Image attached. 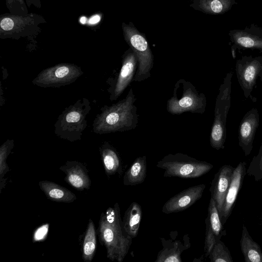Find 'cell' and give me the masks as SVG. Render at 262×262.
I'll use <instances>...</instances> for the list:
<instances>
[{
	"mask_svg": "<svg viewBox=\"0 0 262 262\" xmlns=\"http://www.w3.org/2000/svg\"><path fill=\"white\" fill-rule=\"evenodd\" d=\"M49 226L43 225L38 228L34 235V241H40L45 238L48 233Z\"/></svg>",
	"mask_w": 262,
	"mask_h": 262,
	"instance_id": "cell-30",
	"label": "cell"
},
{
	"mask_svg": "<svg viewBox=\"0 0 262 262\" xmlns=\"http://www.w3.org/2000/svg\"><path fill=\"white\" fill-rule=\"evenodd\" d=\"M235 72L245 97L256 102V98L252 96V93L258 77L262 74V57H243L236 61Z\"/></svg>",
	"mask_w": 262,
	"mask_h": 262,
	"instance_id": "cell-10",
	"label": "cell"
},
{
	"mask_svg": "<svg viewBox=\"0 0 262 262\" xmlns=\"http://www.w3.org/2000/svg\"><path fill=\"white\" fill-rule=\"evenodd\" d=\"M66 173L65 181L78 190L89 189L91 186V180L86 169L80 163L68 162L60 167Z\"/></svg>",
	"mask_w": 262,
	"mask_h": 262,
	"instance_id": "cell-18",
	"label": "cell"
},
{
	"mask_svg": "<svg viewBox=\"0 0 262 262\" xmlns=\"http://www.w3.org/2000/svg\"><path fill=\"white\" fill-rule=\"evenodd\" d=\"M156 166L164 170L165 177L192 179L208 172L213 166L183 153L169 154L157 162Z\"/></svg>",
	"mask_w": 262,
	"mask_h": 262,
	"instance_id": "cell-6",
	"label": "cell"
},
{
	"mask_svg": "<svg viewBox=\"0 0 262 262\" xmlns=\"http://www.w3.org/2000/svg\"><path fill=\"white\" fill-rule=\"evenodd\" d=\"M96 247L95 225L89 220L82 245V258L85 261H91L94 257Z\"/></svg>",
	"mask_w": 262,
	"mask_h": 262,
	"instance_id": "cell-24",
	"label": "cell"
},
{
	"mask_svg": "<svg viewBox=\"0 0 262 262\" xmlns=\"http://www.w3.org/2000/svg\"><path fill=\"white\" fill-rule=\"evenodd\" d=\"M146 173V157H138L125 172L123 184L125 186H135L141 184L145 180Z\"/></svg>",
	"mask_w": 262,
	"mask_h": 262,
	"instance_id": "cell-21",
	"label": "cell"
},
{
	"mask_svg": "<svg viewBox=\"0 0 262 262\" xmlns=\"http://www.w3.org/2000/svg\"><path fill=\"white\" fill-rule=\"evenodd\" d=\"M124 39L135 53L138 68L133 81L141 82L151 76L154 56L145 37L132 25L122 24Z\"/></svg>",
	"mask_w": 262,
	"mask_h": 262,
	"instance_id": "cell-8",
	"label": "cell"
},
{
	"mask_svg": "<svg viewBox=\"0 0 262 262\" xmlns=\"http://www.w3.org/2000/svg\"><path fill=\"white\" fill-rule=\"evenodd\" d=\"M100 152L106 173L111 176L118 173L121 176L123 163L116 149L108 143H105L101 148Z\"/></svg>",
	"mask_w": 262,
	"mask_h": 262,
	"instance_id": "cell-20",
	"label": "cell"
},
{
	"mask_svg": "<svg viewBox=\"0 0 262 262\" xmlns=\"http://www.w3.org/2000/svg\"><path fill=\"white\" fill-rule=\"evenodd\" d=\"M246 163L241 162L234 169L230 186L226 194L220 218L224 225L234 207L238 193L246 174Z\"/></svg>",
	"mask_w": 262,
	"mask_h": 262,
	"instance_id": "cell-15",
	"label": "cell"
},
{
	"mask_svg": "<svg viewBox=\"0 0 262 262\" xmlns=\"http://www.w3.org/2000/svg\"><path fill=\"white\" fill-rule=\"evenodd\" d=\"M13 146V141L8 140L1 147L0 150V172L1 180L2 177L8 170V167L6 165V160L8 156L11 149Z\"/></svg>",
	"mask_w": 262,
	"mask_h": 262,
	"instance_id": "cell-28",
	"label": "cell"
},
{
	"mask_svg": "<svg viewBox=\"0 0 262 262\" xmlns=\"http://www.w3.org/2000/svg\"><path fill=\"white\" fill-rule=\"evenodd\" d=\"M142 218V209L137 202H133L124 213L121 225L123 234L133 239L139 232Z\"/></svg>",
	"mask_w": 262,
	"mask_h": 262,
	"instance_id": "cell-19",
	"label": "cell"
},
{
	"mask_svg": "<svg viewBox=\"0 0 262 262\" xmlns=\"http://www.w3.org/2000/svg\"><path fill=\"white\" fill-rule=\"evenodd\" d=\"M177 235L178 232L176 231L171 239L160 237L163 248L158 252L155 262L182 261L181 254L190 247L191 243L188 234H185L181 239L176 240Z\"/></svg>",
	"mask_w": 262,
	"mask_h": 262,
	"instance_id": "cell-16",
	"label": "cell"
},
{
	"mask_svg": "<svg viewBox=\"0 0 262 262\" xmlns=\"http://www.w3.org/2000/svg\"><path fill=\"white\" fill-rule=\"evenodd\" d=\"M206 188L204 184L190 187L170 198L164 204L162 211L165 214L184 211L200 200Z\"/></svg>",
	"mask_w": 262,
	"mask_h": 262,
	"instance_id": "cell-13",
	"label": "cell"
},
{
	"mask_svg": "<svg viewBox=\"0 0 262 262\" xmlns=\"http://www.w3.org/2000/svg\"><path fill=\"white\" fill-rule=\"evenodd\" d=\"M259 123V113L256 108H252L247 112L240 122L238 134V145L246 156H249L253 149Z\"/></svg>",
	"mask_w": 262,
	"mask_h": 262,
	"instance_id": "cell-14",
	"label": "cell"
},
{
	"mask_svg": "<svg viewBox=\"0 0 262 262\" xmlns=\"http://www.w3.org/2000/svg\"><path fill=\"white\" fill-rule=\"evenodd\" d=\"M237 43L244 48H251L257 46L255 41L249 37H241L237 39Z\"/></svg>",
	"mask_w": 262,
	"mask_h": 262,
	"instance_id": "cell-29",
	"label": "cell"
},
{
	"mask_svg": "<svg viewBox=\"0 0 262 262\" xmlns=\"http://www.w3.org/2000/svg\"><path fill=\"white\" fill-rule=\"evenodd\" d=\"M28 7L30 8L32 5L34 6L38 9L41 7V0H25Z\"/></svg>",
	"mask_w": 262,
	"mask_h": 262,
	"instance_id": "cell-32",
	"label": "cell"
},
{
	"mask_svg": "<svg viewBox=\"0 0 262 262\" xmlns=\"http://www.w3.org/2000/svg\"><path fill=\"white\" fill-rule=\"evenodd\" d=\"M43 17L34 13L21 16L7 13L0 15V38L18 40L26 38L31 41L41 32V24L46 23Z\"/></svg>",
	"mask_w": 262,
	"mask_h": 262,
	"instance_id": "cell-4",
	"label": "cell"
},
{
	"mask_svg": "<svg viewBox=\"0 0 262 262\" xmlns=\"http://www.w3.org/2000/svg\"><path fill=\"white\" fill-rule=\"evenodd\" d=\"M138 68L136 56L131 48L122 56L121 68L117 76L110 82V99L117 100L133 81Z\"/></svg>",
	"mask_w": 262,
	"mask_h": 262,
	"instance_id": "cell-11",
	"label": "cell"
},
{
	"mask_svg": "<svg viewBox=\"0 0 262 262\" xmlns=\"http://www.w3.org/2000/svg\"><path fill=\"white\" fill-rule=\"evenodd\" d=\"M233 73H227L219 88L215 107L213 122L209 141L216 150L224 149L227 137L226 121L231 106V80Z\"/></svg>",
	"mask_w": 262,
	"mask_h": 262,
	"instance_id": "cell-5",
	"label": "cell"
},
{
	"mask_svg": "<svg viewBox=\"0 0 262 262\" xmlns=\"http://www.w3.org/2000/svg\"><path fill=\"white\" fill-rule=\"evenodd\" d=\"M39 186L47 196L53 201L70 203L77 198L75 194L66 188L50 181H41L39 182Z\"/></svg>",
	"mask_w": 262,
	"mask_h": 262,
	"instance_id": "cell-23",
	"label": "cell"
},
{
	"mask_svg": "<svg viewBox=\"0 0 262 262\" xmlns=\"http://www.w3.org/2000/svg\"><path fill=\"white\" fill-rule=\"evenodd\" d=\"M206 229L203 257L208 256L217 240L226 235L223 228L216 204L210 198L208 207V213L205 219Z\"/></svg>",
	"mask_w": 262,
	"mask_h": 262,
	"instance_id": "cell-12",
	"label": "cell"
},
{
	"mask_svg": "<svg viewBox=\"0 0 262 262\" xmlns=\"http://www.w3.org/2000/svg\"><path fill=\"white\" fill-rule=\"evenodd\" d=\"M6 5L12 14L24 16L29 13L25 0H6Z\"/></svg>",
	"mask_w": 262,
	"mask_h": 262,
	"instance_id": "cell-27",
	"label": "cell"
},
{
	"mask_svg": "<svg viewBox=\"0 0 262 262\" xmlns=\"http://www.w3.org/2000/svg\"><path fill=\"white\" fill-rule=\"evenodd\" d=\"M246 173L253 177L255 181L262 179V139L258 152L253 157Z\"/></svg>",
	"mask_w": 262,
	"mask_h": 262,
	"instance_id": "cell-26",
	"label": "cell"
},
{
	"mask_svg": "<svg viewBox=\"0 0 262 262\" xmlns=\"http://www.w3.org/2000/svg\"><path fill=\"white\" fill-rule=\"evenodd\" d=\"M208 257L211 262L233 261L230 251L221 239L216 241Z\"/></svg>",
	"mask_w": 262,
	"mask_h": 262,
	"instance_id": "cell-25",
	"label": "cell"
},
{
	"mask_svg": "<svg viewBox=\"0 0 262 262\" xmlns=\"http://www.w3.org/2000/svg\"><path fill=\"white\" fill-rule=\"evenodd\" d=\"M210 8L213 12L219 13L222 10L223 5L219 0H212L210 3Z\"/></svg>",
	"mask_w": 262,
	"mask_h": 262,
	"instance_id": "cell-31",
	"label": "cell"
},
{
	"mask_svg": "<svg viewBox=\"0 0 262 262\" xmlns=\"http://www.w3.org/2000/svg\"><path fill=\"white\" fill-rule=\"evenodd\" d=\"M137 98L130 88L125 97L111 106H104L93 124L94 131L100 134L123 132L138 126L139 115L134 104Z\"/></svg>",
	"mask_w": 262,
	"mask_h": 262,
	"instance_id": "cell-1",
	"label": "cell"
},
{
	"mask_svg": "<svg viewBox=\"0 0 262 262\" xmlns=\"http://www.w3.org/2000/svg\"><path fill=\"white\" fill-rule=\"evenodd\" d=\"M82 74L80 67L71 63H62L42 71L32 83L43 88L59 87L73 83Z\"/></svg>",
	"mask_w": 262,
	"mask_h": 262,
	"instance_id": "cell-9",
	"label": "cell"
},
{
	"mask_svg": "<svg viewBox=\"0 0 262 262\" xmlns=\"http://www.w3.org/2000/svg\"><path fill=\"white\" fill-rule=\"evenodd\" d=\"M240 246L246 262H262L261 249L252 239L244 225L242 228Z\"/></svg>",
	"mask_w": 262,
	"mask_h": 262,
	"instance_id": "cell-22",
	"label": "cell"
},
{
	"mask_svg": "<svg viewBox=\"0 0 262 262\" xmlns=\"http://www.w3.org/2000/svg\"><path fill=\"white\" fill-rule=\"evenodd\" d=\"M233 167L229 165L221 167L211 182L209 191L217 207L219 215L222 212L226 194L230 186Z\"/></svg>",
	"mask_w": 262,
	"mask_h": 262,
	"instance_id": "cell-17",
	"label": "cell"
},
{
	"mask_svg": "<svg viewBox=\"0 0 262 262\" xmlns=\"http://www.w3.org/2000/svg\"><path fill=\"white\" fill-rule=\"evenodd\" d=\"M207 99L190 81L180 79L176 82L173 95L167 101L166 110L172 115L190 112L203 114L206 110Z\"/></svg>",
	"mask_w": 262,
	"mask_h": 262,
	"instance_id": "cell-3",
	"label": "cell"
},
{
	"mask_svg": "<svg viewBox=\"0 0 262 262\" xmlns=\"http://www.w3.org/2000/svg\"><path fill=\"white\" fill-rule=\"evenodd\" d=\"M120 209L118 203L101 214L98 228L100 242L106 250L107 257L122 262L128 253L132 239L123 234Z\"/></svg>",
	"mask_w": 262,
	"mask_h": 262,
	"instance_id": "cell-2",
	"label": "cell"
},
{
	"mask_svg": "<svg viewBox=\"0 0 262 262\" xmlns=\"http://www.w3.org/2000/svg\"><path fill=\"white\" fill-rule=\"evenodd\" d=\"M90 110V103L85 98L66 108L55 123V134L71 141L80 139L86 126V118Z\"/></svg>",
	"mask_w": 262,
	"mask_h": 262,
	"instance_id": "cell-7",
	"label": "cell"
},
{
	"mask_svg": "<svg viewBox=\"0 0 262 262\" xmlns=\"http://www.w3.org/2000/svg\"><path fill=\"white\" fill-rule=\"evenodd\" d=\"M259 79L261 82V84H262V74H261L259 76Z\"/></svg>",
	"mask_w": 262,
	"mask_h": 262,
	"instance_id": "cell-33",
	"label": "cell"
}]
</instances>
